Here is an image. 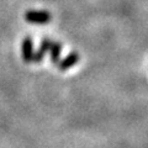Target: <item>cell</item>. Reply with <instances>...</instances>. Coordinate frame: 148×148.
<instances>
[{
  "label": "cell",
  "instance_id": "cell-1",
  "mask_svg": "<svg viewBox=\"0 0 148 148\" xmlns=\"http://www.w3.org/2000/svg\"><path fill=\"white\" fill-rule=\"evenodd\" d=\"M52 15L48 11H35V10H29L25 12V20L30 24H47L51 20Z\"/></svg>",
  "mask_w": 148,
  "mask_h": 148
},
{
  "label": "cell",
  "instance_id": "cell-3",
  "mask_svg": "<svg viewBox=\"0 0 148 148\" xmlns=\"http://www.w3.org/2000/svg\"><path fill=\"white\" fill-rule=\"evenodd\" d=\"M32 57H34V42L30 36H27L22 41V58L26 63L32 62Z\"/></svg>",
  "mask_w": 148,
  "mask_h": 148
},
{
  "label": "cell",
  "instance_id": "cell-2",
  "mask_svg": "<svg viewBox=\"0 0 148 148\" xmlns=\"http://www.w3.org/2000/svg\"><path fill=\"white\" fill-rule=\"evenodd\" d=\"M79 54L75 53V52H72V53H69L66 58H63V59H59V62L57 63V67L59 71H67V69L69 68H72L73 66H75V64L78 63V61H79Z\"/></svg>",
  "mask_w": 148,
  "mask_h": 148
},
{
  "label": "cell",
  "instance_id": "cell-4",
  "mask_svg": "<svg viewBox=\"0 0 148 148\" xmlns=\"http://www.w3.org/2000/svg\"><path fill=\"white\" fill-rule=\"evenodd\" d=\"M51 43H52V41L48 40V38H45V40L42 41V42H41L38 51H37V52L34 54V57H32V62L38 63V62L42 61L43 57H45V54H46V53H47L48 51H49Z\"/></svg>",
  "mask_w": 148,
  "mask_h": 148
},
{
  "label": "cell",
  "instance_id": "cell-5",
  "mask_svg": "<svg viewBox=\"0 0 148 148\" xmlns=\"http://www.w3.org/2000/svg\"><path fill=\"white\" fill-rule=\"evenodd\" d=\"M48 52H51V61H52L54 64H57L59 62V59H61L62 45L58 43V42H52Z\"/></svg>",
  "mask_w": 148,
  "mask_h": 148
}]
</instances>
